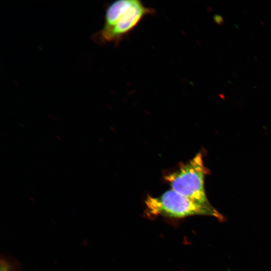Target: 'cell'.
Segmentation results:
<instances>
[{
    "instance_id": "obj_3",
    "label": "cell",
    "mask_w": 271,
    "mask_h": 271,
    "mask_svg": "<svg viewBox=\"0 0 271 271\" xmlns=\"http://www.w3.org/2000/svg\"><path fill=\"white\" fill-rule=\"evenodd\" d=\"M147 210L152 215L184 218L196 215L213 216L220 220L223 216L211 205L200 204L172 189L158 197L149 196L145 200Z\"/></svg>"
},
{
    "instance_id": "obj_1",
    "label": "cell",
    "mask_w": 271,
    "mask_h": 271,
    "mask_svg": "<svg viewBox=\"0 0 271 271\" xmlns=\"http://www.w3.org/2000/svg\"><path fill=\"white\" fill-rule=\"evenodd\" d=\"M155 13L139 0L115 1L106 10L103 26L95 36L97 40L118 44L146 16Z\"/></svg>"
},
{
    "instance_id": "obj_4",
    "label": "cell",
    "mask_w": 271,
    "mask_h": 271,
    "mask_svg": "<svg viewBox=\"0 0 271 271\" xmlns=\"http://www.w3.org/2000/svg\"><path fill=\"white\" fill-rule=\"evenodd\" d=\"M18 265L16 262L1 257L0 261V271H17Z\"/></svg>"
},
{
    "instance_id": "obj_2",
    "label": "cell",
    "mask_w": 271,
    "mask_h": 271,
    "mask_svg": "<svg viewBox=\"0 0 271 271\" xmlns=\"http://www.w3.org/2000/svg\"><path fill=\"white\" fill-rule=\"evenodd\" d=\"M208 172L202 154L199 153L164 178L174 191L200 204L209 205L211 204L204 188V178Z\"/></svg>"
}]
</instances>
